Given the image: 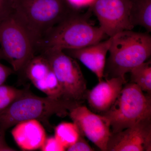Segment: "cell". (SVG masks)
I'll list each match as a JSON object with an SVG mask.
<instances>
[{
	"instance_id": "1",
	"label": "cell",
	"mask_w": 151,
	"mask_h": 151,
	"mask_svg": "<svg viewBox=\"0 0 151 151\" xmlns=\"http://www.w3.org/2000/svg\"><path fill=\"white\" fill-rule=\"evenodd\" d=\"M78 105L63 99L38 97L28 91L0 112V132L5 134L11 127L29 120H37L50 129L49 119L51 116H68L69 111Z\"/></svg>"
},
{
	"instance_id": "2",
	"label": "cell",
	"mask_w": 151,
	"mask_h": 151,
	"mask_svg": "<svg viewBox=\"0 0 151 151\" xmlns=\"http://www.w3.org/2000/svg\"><path fill=\"white\" fill-rule=\"evenodd\" d=\"M76 11L52 28L37 46V51L46 50L78 49L100 42L105 34L88 21L89 13Z\"/></svg>"
},
{
	"instance_id": "3",
	"label": "cell",
	"mask_w": 151,
	"mask_h": 151,
	"mask_svg": "<svg viewBox=\"0 0 151 151\" xmlns=\"http://www.w3.org/2000/svg\"><path fill=\"white\" fill-rule=\"evenodd\" d=\"M110 56L106 60L104 77H121L147 61L151 55L149 32L125 30L112 37Z\"/></svg>"
},
{
	"instance_id": "4",
	"label": "cell",
	"mask_w": 151,
	"mask_h": 151,
	"mask_svg": "<svg viewBox=\"0 0 151 151\" xmlns=\"http://www.w3.org/2000/svg\"><path fill=\"white\" fill-rule=\"evenodd\" d=\"M13 14L37 44L74 11L65 0H13Z\"/></svg>"
},
{
	"instance_id": "5",
	"label": "cell",
	"mask_w": 151,
	"mask_h": 151,
	"mask_svg": "<svg viewBox=\"0 0 151 151\" xmlns=\"http://www.w3.org/2000/svg\"><path fill=\"white\" fill-rule=\"evenodd\" d=\"M100 115L108 120L112 133L121 132L144 120L151 119V95L144 94L134 83H128L123 86L110 109Z\"/></svg>"
},
{
	"instance_id": "6",
	"label": "cell",
	"mask_w": 151,
	"mask_h": 151,
	"mask_svg": "<svg viewBox=\"0 0 151 151\" xmlns=\"http://www.w3.org/2000/svg\"><path fill=\"white\" fill-rule=\"evenodd\" d=\"M0 48L4 59L17 73H23L37 52L35 42L13 13L0 23Z\"/></svg>"
},
{
	"instance_id": "7",
	"label": "cell",
	"mask_w": 151,
	"mask_h": 151,
	"mask_svg": "<svg viewBox=\"0 0 151 151\" xmlns=\"http://www.w3.org/2000/svg\"><path fill=\"white\" fill-rule=\"evenodd\" d=\"M40 53L51 65L61 87L63 99L82 105L86 100V83L75 59L58 50H42Z\"/></svg>"
},
{
	"instance_id": "8",
	"label": "cell",
	"mask_w": 151,
	"mask_h": 151,
	"mask_svg": "<svg viewBox=\"0 0 151 151\" xmlns=\"http://www.w3.org/2000/svg\"><path fill=\"white\" fill-rule=\"evenodd\" d=\"M131 0H96L89 9L97 17L106 35L113 37L134 27L131 19Z\"/></svg>"
},
{
	"instance_id": "9",
	"label": "cell",
	"mask_w": 151,
	"mask_h": 151,
	"mask_svg": "<svg viewBox=\"0 0 151 151\" xmlns=\"http://www.w3.org/2000/svg\"><path fill=\"white\" fill-rule=\"evenodd\" d=\"M68 116L81 136L86 137L100 150L107 151L112 132L110 123L105 117L93 113L82 105L72 108Z\"/></svg>"
},
{
	"instance_id": "10",
	"label": "cell",
	"mask_w": 151,
	"mask_h": 151,
	"mask_svg": "<svg viewBox=\"0 0 151 151\" xmlns=\"http://www.w3.org/2000/svg\"><path fill=\"white\" fill-rule=\"evenodd\" d=\"M151 119L139 122L121 132L112 133L107 151H150Z\"/></svg>"
},
{
	"instance_id": "11",
	"label": "cell",
	"mask_w": 151,
	"mask_h": 151,
	"mask_svg": "<svg viewBox=\"0 0 151 151\" xmlns=\"http://www.w3.org/2000/svg\"><path fill=\"white\" fill-rule=\"evenodd\" d=\"M23 73L34 86L47 96L63 99L55 74L48 60L42 54L35 55L26 66Z\"/></svg>"
},
{
	"instance_id": "12",
	"label": "cell",
	"mask_w": 151,
	"mask_h": 151,
	"mask_svg": "<svg viewBox=\"0 0 151 151\" xmlns=\"http://www.w3.org/2000/svg\"><path fill=\"white\" fill-rule=\"evenodd\" d=\"M126 83V78L121 77L106 78L105 81H99L94 88L86 92V100L90 108L100 115L108 111Z\"/></svg>"
},
{
	"instance_id": "13",
	"label": "cell",
	"mask_w": 151,
	"mask_h": 151,
	"mask_svg": "<svg viewBox=\"0 0 151 151\" xmlns=\"http://www.w3.org/2000/svg\"><path fill=\"white\" fill-rule=\"evenodd\" d=\"M112 37L107 40L78 49L63 50L66 54L78 60L97 76L98 81L103 80L106 55L111 46Z\"/></svg>"
},
{
	"instance_id": "14",
	"label": "cell",
	"mask_w": 151,
	"mask_h": 151,
	"mask_svg": "<svg viewBox=\"0 0 151 151\" xmlns=\"http://www.w3.org/2000/svg\"><path fill=\"white\" fill-rule=\"evenodd\" d=\"M14 126L11 133L20 148L24 151L40 149L47 138L45 130L40 122L27 120Z\"/></svg>"
},
{
	"instance_id": "15",
	"label": "cell",
	"mask_w": 151,
	"mask_h": 151,
	"mask_svg": "<svg viewBox=\"0 0 151 151\" xmlns=\"http://www.w3.org/2000/svg\"><path fill=\"white\" fill-rule=\"evenodd\" d=\"M131 19L134 27L139 25L151 32V0H131Z\"/></svg>"
},
{
	"instance_id": "16",
	"label": "cell",
	"mask_w": 151,
	"mask_h": 151,
	"mask_svg": "<svg viewBox=\"0 0 151 151\" xmlns=\"http://www.w3.org/2000/svg\"><path fill=\"white\" fill-rule=\"evenodd\" d=\"M131 82L134 83L143 92L151 94V61H146L130 71Z\"/></svg>"
},
{
	"instance_id": "17",
	"label": "cell",
	"mask_w": 151,
	"mask_h": 151,
	"mask_svg": "<svg viewBox=\"0 0 151 151\" xmlns=\"http://www.w3.org/2000/svg\"><path fill=\"white\" fill-rule=\"evenodd\" d=\"M54 130V137L65 149L74 144L81 136L73 122H62L56 126Z\"/></svg>"
},
{
	"instance_id": "18",
	"label": "cell",
	"mask_w": 151,
	"mask_h": 151,
	"mask_svg": "<svg viewBox=\"0 0 151 151\" xmlns=\"http://www.w3.org/2000/svg\"><path fill=\"white\" fill-rule=\"evenodd\" d=\"M28 91L4 84L0 85V112L7 108Z\"/></svg>"
},
{
	"instance_id": "19",
	"label": "cell",
	"mask_w": 151,
	"mask_h": 151,
	"mask_svg": "<svg viewBox=\"0 0 151 151\" xmlns=\"http://www.w3.org/2000/svg\"><path fill=\"white\" fill-rule=\"evenodd\" d=\"M40 149L42 151H63L66 150L55 137L46 138Z\"/></svg>"
},
{
	"instance_id": "20",
	"label": "cell",
	"mask_w": 151,
	"mask_h": 151,
	"mask_svg": "<svg viewBox=\"0 0 151 151\" xmlns=\"http://www.w3.org/2000/svg\"><path fill=\"white\" fill-rule=\"evenodd\" d=\"M13 0H0V23L13 13Z\"/></svg>"
},
{
	"instance_id": "21",
	"label": "cell",
	"mask_w": 151,
	"mask_h": 151,
	"mask_svg": "<svg viewBox=\"0 0 151 151\" xmlns=\"http://www.w3.org/2000/svg\"><path fill=\"white\" fill-rule=\"evenodd\" d=\"M66 150L68 151H95L82 136H80L74 144L69 146Z\"/></svg>"
},
{
	"instance_id": "22",
	"label": "cell",
	"mask_w": 151,
	"mask_h": 151,
	"mask_svg": "<svg viewBox=\"0 0 151 151\" xmlns=\"http://www.w3.org/2000/svg\"><path fill=\"white\" fill-rule=\"evenodd\" d=\"M96 0H65L68 4L73 9L78 11L80 9L89 7Z\"/></svg>"
},
{
	"instance_id": "23",
	"label": "cell",
	"mask_w": 151,
	"mask_h": 151,
	"mask_svg": "<svg viewBox=\"0 0 151 151\" xmlns=\"http://www.w3.org/2000/svg\"><path fill=\"white\" fill-rule=\"evenodd\" d=\"M14 72L11 68L3 65L0 63V85L4 84L8 78Z\"/></svg>"
},
{
	"instance_id": "24",
	"label": "cell",
	"mask_w": 151,
	"mask_h": 151,
	"mask_svg": "<svg viewBox=\"0 0 151 151\" xmlns=\"http://www.w3.org/2000/svg\"><path fill=\"white\" fill-rule=\"evenodd\" d=\"M5 134L0 132V151H15L16 150L11 147L6 142Z\"/></svg>"
},
{
	"instance_id": "25",
	"label": "cell",
	"mask_w": 151,
	"mask_h": 151,
	"mask_svg": "<svg viewBox=\"0 0 151 151\" xmlns=\"http://www.w3.org/2000/svg\"><path fill=\"white\" fill-rule=\"evenodd\" d=\"M0 59H4V56H3L2 52L1 50V48H0Z\"/></svg>"
}]
</instances>
